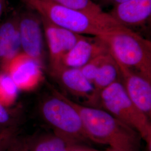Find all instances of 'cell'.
<instances>
[{
  "instance_id": "4316f807",
  "label": "cell",
  "mask_w": 151,
  "mask_h": 151,
  "mask_svg": "<svg viewBox=\"0 0 151 151\" xmlns=\"http://www.w3.org/2000/svg\"></svg>"
},
{
  "instance_id": "484cf974",
  "label": "cell",
  "mask_w": 151,
  "mask_h": 151,
  "mask_svg": "<svg viewBox=\"0 0 151 151\" xmlns=\"http://www.w3.org/2000/svg\"><path fill=\"white\" fill-rule=\"evenodd\" d=\"M2 131V130L1 129V127H0V133H1Z\"/></svg>"
},
{
  "instance_id": "5b68a950",
  "label": "cell",
  "mask_w": 151,
  "mask_h": 151,
  "mask_svg": "<svg viewBox=\"0 0 151 151\" xmlns=\"http://www.w3.org/2000/svg\"><path fill=\"white\" fill-rule=\"evenodd\" d=\"M100 108L137 131L145 141L148 150L151 151L150 119L131 100L120 80L114 82L101 92Z\"/></svg>"
},
{
  "instance_id": "ba28073f",
  "label": "cell",
  "mask_w": 151,
  "mask_h": 151,
  "mask_svg": "<svg viewBox=\"0 0 151 151\" xmlns=\"http://www.w3.org/2000/svg\"><path fill=\"white\" fill-rule=\"evenodd\" d=\"M116 62L120 73V81L127 95L135 105L150 119L151 80Z\"/></svg>"
},
{
  "instance_id": "9c48e42d",
  "label": "cell",
  "mask_w": 151,
  "mask_h": 151,
  "mask_svg": "<svg viewBox=\"0 0 151 151\" xmlns=\"http://www.w3.org/2000/svg\"><path fill=\"white\" fill-rule=\"evenodd\" d=\"M41 19L27 12L18 19L21 47L23 53L43 65L44 50Z\"/></svg>"
},
{
  "instance_id": "52a82bcc",
  "label": "cell",
  "mask_w": 151,
  "mask_h": 151,
  "mask_svg": "<svg viewBox=\"0 0 151 151\" xmlns=\"http://www.w3.org/2000/svg\"><path fill=\"white\" fill-rule=\"evenodd\" d=\"M18 88L32 90L43 78V66L24 53H19L3 67Z\"/></svg>"
},
{
  "instance_id": "7a4b0ae2",
  "label": "cell",
  "mask_w": 151,
  "mask_h": 151,
  "mask_svg": "<svg viewBox=\"0 0 151 151\" xmlns=\"http://www.w3.org/2000/svg\"><path fill=\"white\" fill-rule=\"evenodd\" d=\"M40 16L54 25L81 35L100 37L119 25L107 13L93 16L65 7L51 0H25Z\"/></svg>"
},
{
  "instance_id": "5bb4252c",
  "label": "cell",
  "mask_w": 151,
  "mask_h": 151,
  "mask_svg": "<svg viewBox=\"0 0 151 151\" xmlns=\"http://www.w3.org/2000/svg\"><path fill=\"white\" fill-rule=\"evenodd\" d=\"M24 145L27 151H93L86 147L75 145L54 133L35 135Z\"/></svg>"
},
{
  "instance_id": "d4e9b609",
  "label": "cell",
  "mask_w": 151,
  "mask_h": 151,
  "mask_svg": "<svg viewBox=\"0 0 151 151\" xmlns=\"http://www.w3.org/2000/svg\"><path fill=\"white\" fill-rule=\"evenodd\" d=\"M75 151H86V150H76Z\"/></svg>"
},
{
  "instance_id": "ffe728a7",
  "label": "cell",
  "mask_w": 151,
  "mask_h": 151,
  "mask_svg": "<svg viewBox=\"0 0 151 151\" xmlns=\"http://www.w3.org/2000/svg\"><path fill=\"white\" fill-rule=\"evenodd\" d=\"M10 115L5 107L0 103V124H7L10 121Z\"/></svg>"
},
{
  "instance_id": "44dd1931",
  "label": "cell",
  "mask_w": 151,
  "mask_h": 151,
  "mask_svg": "<svg viewBox=\"0 0 151 151\" xmlns=\"http://www.w3.org/2000/svg\"><path fill=\"white\" fill-rule=\"evenodd\" d=\"M126 1L127 0H99V2L103 6L112 5L114 6Z\"/></svg>"
},
{
  "instance_id": "d6986e66",
  "label": "cell",
  "mask_w": 151,
  "mask_h": 151,
  "mask_svg": "<svg viewBox=\"0 0 151 151\" xmlns=\"http://www.w3.org/2000/svg\"><path fill=\"white\" fill-rule=\"evenodd\" d=\"M11 135L9 132L2 131L0 133V151H5L11 142Z\"/></svg>"
},
{
  "instance_id": "6da1fadb",
  "label": "cell",
  "mask_w": 151,
  "mask_h": 151,
  "mask_svg": "<svg viewBox=\"0 0 151 151\" xmlns=\"http://www.w3.org/2000/svg\"><path fill=\"white\" fill-rule=\"evenodd\" d=\"M81 116L88 138L122 151H140L139 133L103 109L83 105L67 97Z\"/></svg>"
},
{
  "instance_id": "3957f363",
  "label": "cell",
  "mask_w": 151,
  "mask_h": 151,
  "mask_svg": "<svg viewBox=\"0 0 151 151\" xmlns=\"http://www.w3.org/2000/svg\"><path fill=\"white\" fill-rule=\"evenodd\" d=\"M120 64L151 80V42L130 29L118 26L99 37Z\"/></svg>"
},
{
  "instance_id": "ac0fdd59",
  "label": "cell",
  "mask_w": 151,
  "mask_h": 151,
  "mask_svg": "<svg viewBox=\"0 0 151 151\" xmlns=\"http://www.w3.org/2000/svg\"><path fill=\"white\" fill-rule=\"evenodd\" d=\"M109 53V52L97 56L80 68L84 76L92 83H93L101 65Z\"/></svg>"
},
{
  "instance_id": "9a60e30c",
  "label": "cell",
  "mask_w": 151,
  "mask_h": 151,
  "mask_svg": "<svg viewBox=\"0 0 151 151\" xmlns=\"http://www.w3.org/2000/svg\"><path fill=\"white\" fill-rule=\"evenodd\" d=\"M120 80V73L116 62L109 53L97 72L93 86L97 108L100 105V95L107 87L116 81Z\"/></svg>"
},
{
  "instance_id": "2e32d148",
  "label": "cell",
  "mask_w": 151,
  "mask_h": 151,
  "mask_svg": "<svg viewBox=\"0 0 151 151\" xmlns=\"http://www.w3.org/2000/svg\"><path fill=\"white\" fill-rule=\"evenodd\" d=\"M60 5L81 11L93 16H105L107 12L92 0H51Z\"/></svg>"
},
{
  "instance_id": "603a6c76",
  "label": "cell",
  "mask_w": 151,
  "mask_h": 151,
  "mask_svg": "<svg viewBox=\"0 0 151 151\" xmlns=\"http://www.w3.org/2000/svg\"><path fill=\"white\" fill-rule=\"evenodd\" d=\"M4 1L5 0H0V16L2 14V10H3V7L4 5Z\"/></svg>"
},
{
  "instance_id": "30bf717a",
  "label": "cell",
  "mask_w": 151,
  "mask_h": 151,
  "mask_svg": "<svg viewBox=\"0 0 151 151\" xmlns=\"http://www.w3.org/2000/svg\"><path fill=\"white\" fill-rule=\"evenodd\" d=\"M53 77L71 95L86 100L87 106L97 108L93 86L80 68L63 67Z\"/></svg>"
},
{
  "instance_id": "7402d4cb",
  "label": "cell",
  "mask_w": 151,
  "mask_h": 151,
  "mask_svg": "<svg viewBox=\"0 0 151 151\" xmlns=\"http://www.w3.org/2000/svg\"><path fill=\"white\" fill-rule=\"evenodd\" d=\"M17 148L16 149V151H27L25 146L24 145V143H22L21 145L17 146Z\"/></svg>"
},
{
  "instance_id": "4fadbf2b",
  "label": "cell",
  "mask_w": 151,
  "mask_h": 151,
  "mask_svg": "<svg viewBox=\"0 0 151 151\" xmlns=\"http://www.w3.org/2000/svg\"><path fill=\"white\" fill-rule=\"evenodd\" d=\"M21 48L18 20L3 23L0 27V62L3 67L19 53Z\"/></svg>"
},
{
  "instance_id": "8fae6325",
  "label": "cell",
  "mask_w": 151,
  "mask_h": 151,
  "mask_svg": "<svg viewBox=\"0 0 151 151\" xmlns=\"http://www.w3.org/2000/svg\"><path fill=\"white\" fill-rule=\"evenodd\" d=\"M108 14L124 27H139L151 17V0H127L114 6Z\"/></svg>"
},
{
  "instance_id": "277c9868",
  "label": "cell",
  "mask_w": 151,
  "mask_h": 151,
  "mask_svg": "<svg viewBox=\"0 0 151 151\" xmlns=\"http://www.w3.org/2000/svg\"><path fill=\"white\" fill-rule=\"evenodd\" d=\"M40 112L45 122L56 134L78 146L87 147L85 145L91 142L78 112L63 93L54 90L53 95L41 103Z\"/></svg>"
},
{
  "instance_id": "cb8c5ba5",
  "label": "cell",
  "mask_w": 151,
  "mask_h": 151,
  "mask_svg": "<svg viewBox=\"0 0 151 151\" xmlns=\"http://www.w3.org/2000/svg\"><path fill=\"white\" fill-rule=\"evenodd\" d=\"M119 151V150H115V149H114V148H110V147H109V148L108 149H106V150H104V151Z\"/></svg>"
},
{
  "instance_id": "7c38bea8",
  "label": "cell",
  "mask_w": 151,
  "mask_h": 151,
  "mask_svg": "<svg viewBox=\"0 0 151 151\" xmlns=\"http://www.w3.org/2000/svg\"><path fill=\"white\" fill-rule=\"evenodd\" d=\"M109 52L108 47L101 39L83 36L65 54L62 63L65 67L81 68L95 57Z\"/></svg>"
},
{
  "instance_id": "e0dca14e",
  "label": "cell",
  "mask_w": 151,
  "mask_h": 151,
  "mask_svg": "<svg viewBox=\"0 0 151 151\" xmlns=\"http://www.w3.org/2000/svg\"><path fill=\"white\" fill-rule=\"evenodd\" d=\"M17 87L6 73H0V99L5 103L12 102L16 98Z\"/></svg>"
},
{
  "instance_id": "8992f818",
  "label": "cell",
  "mask_w": 151,
  "mask_h": 151,
  "mask_svg": "<svg viewBox=\"0 0 151 151\" xmlns=\"http://www.w3.org/2000/svg\"><path fill=\"white\" fill-rule=\"evenodd\" d=\"M40 17L48 47L50 73L54 75L64 66L62 59L84 35L58 27Z\"/></svg>"
}]
</instances>
